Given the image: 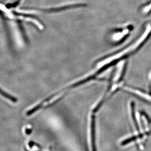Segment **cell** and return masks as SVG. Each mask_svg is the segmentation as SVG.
Here are the masks:
<instances>
[{
    "instance_id": "1",
    "label": "cell",
    "mask_w": 151,
    "mask_h": 151,
    "mask_svg": "<svg viewBox=\"0 0 151 151\" xmlns=\"http://www.w3.org/2000/svg\"><path fill=\"white\" fill-rule=\"evenodd\" d=\"M90 148L91 151H96V145L95 137V118L93 115H91L90 120Z\"/></svg>"
},
{
    "instance_id": "2",
    "label": "cell",
    "mask_w": 151,
    "mask_h": 151,
    "mask_svg": "<svg viewBox=\"0 0 151 151\" xmlns=\"http://www.w3.org/2000/svg\"><path fill=\"white\" fill-rule=\"evenodd\" d=\"M0 95L3 96V97H4L5 99H7L8 100L12 101V102L15 103L18 102V99L17 98L7 93V92L3 91L1 88H0Z\"/></svg>"
}]
</instances>
